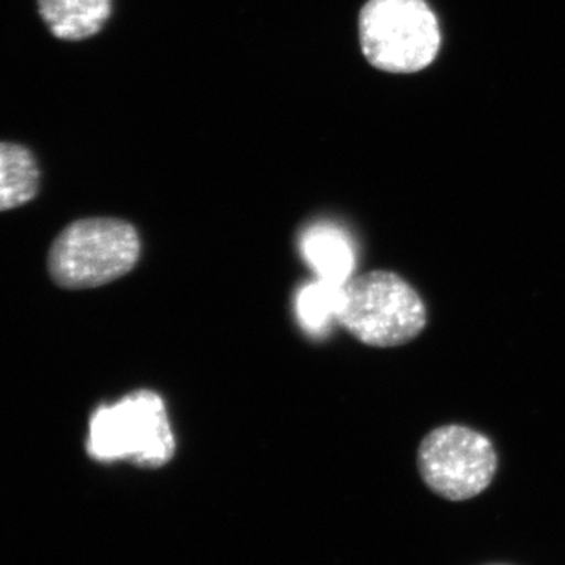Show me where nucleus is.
I'll use <instances>...</instances> for the list:
<instances>
[{
    "label": "nucleus",
    "instance_id": "4",
    "mask_svg": "<svg viewBox=\"0 0 565 565\" xmlns=\"http://www.w3.org/2000/svg\"><path fill=\"white\" fill-rule=\"evenodd\" d=\"M359 40L374 68L418 73L440 52V22L426 0H367L360 11Z\"/></svg>",
    "mask_w": 565,
    "mask_h": 565
},
{
    "label": "nucleus",
    "instance_id": "6",
    "mask_svg": "<svg viewBox=\"0 0 565 565\" xmlns=\"http://www.w3.org/2000/svg\"><path fill=\"white\" fill-rule=\"evenodd\" d=\"M41 21L62 41L92 39L114 13V0H36Z\"/></svg>",
    "mask_w": 565,
    "mask_h": 565
},
{
    "label": "nucleus",
    "instance_id": "10",
    "mask_svg": "<svg viewBox=\"0 0 565 565\" xmlns=\"http://www.w3.org/2000/svg\"><path fill=\"white\" fill-rule=\"evenodd\" d=\"M494 565H501V564H494Z\"/></svg>",
    "mask_w": 565,
    "mask_h": 565
},
{
    "label": "nucleus",
    "instance_id": "7",
    "mask_svg": "<svg viewBox=\"0 0 565 565\" xmlns=\"http://www.w3.org/2000/svg\"><path fill=\"white\" fill-rule=\"evenodd\" d=\"M300 248L305 262L310 264L321 280L344 285L351 278L355 255L351 239L340 226L315 223L305 230Z\"/></svg>",
    "mask_w": 565,
    "mask_h": 565
},
{
    "label": "nucleus",
    "instance_id": "3",
    "mask_svg": "<svg viewBox=\"0 0 565 565\" xmlns=\"http://www.w3.org/2000/svg\"><path fill=\"white\" fill-rule=\"evenodd\" d=\"M337 322L360 343L396 348L423 332L427 311L411 282L388 270H373L344 282Z\"/></svg>",
    "mask_w": 565,
    "mask_h": 565
},
{
    "label": "nucleus",
    "instance_id": "5",
    "mask_svg": "<svg viewBox=\"0 0 565 565\" xmlns=\"http://www.w3.org/2000/svg\"><path fill=\"white\" fill-rule=\"evenodd\" d=\"M416 463L424 484L435 494L448 501H467L492 484L498 456L484 434L449 424L424 437Z\"/></svg>",
    "mask_w": 565,
    "mask_h": 565
},
{
    "label": "nucleus",
    "instance_id": "1",
    "mask_svg": "<svg viewBox=\"0 0 565 565\" xmlns=\"http://www.w3.org/2000/svg\"><path fill=\"white\" fill-rule=\"evenodd\" d=\"M140 255V234L132 223L115 217L81 218L55 237L47 269L61 288L93 289L131 273Z\"/></svg>",
    "mask_w": 565,
    "mask_h": 565
},
{
    "label": "nucleus",
    "instance_id": "8",
    "mask_svg": "<svg viewBox=\"0 0 565 565\" xmlns=\"http://www.w3.org/2000/svg\"><path fill=\"white\" fill-rule=\"evenodd\" d=\"M40 167L33 152L14 141H0V212L17 210L40 191Z\"/></svg>",
    "mask_w": 565,
    "mask_h": 565
},
{
    "label": "nucleus",
    "instance_id": "2",
    "mask_svg": "<svg viewBox=\"0 0 565 565\" xmlns=\"http://www.w3.org/2000/svg\"><path fill=\"white\" fill-rule=\"evenodd\" d=\"M87 452L98 462L128 460L140 468H161L177 452L166 403L151 390L126 394L96 408L88 427Z\"/></svg>",
    "mask_w": 565,
    "mask_h": 565
},
{
    "label": "nucleus",
    "instance_id": "9",
    "mask_svg": "<svg viewBox=\"0 0 565 565\" xmlns=\"http://www.w3.org/2000/svg\"><path fill=\"white\" fill-rule=\"evenodd\" d=\"M341 292L343 285L318 280L303 286L297 296V315L303 329L316 337H321L329 330L333 322H337L338 310H340Z\"/></svg>",
    "mask_w": 565,
    "mask_h": 565
}]
</instances>
